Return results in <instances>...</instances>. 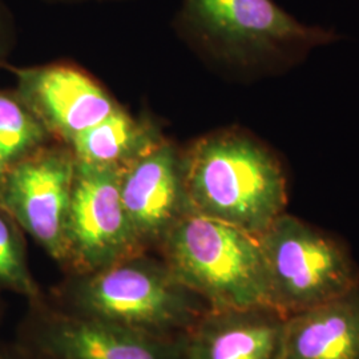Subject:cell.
Listing matches in <instances>:
<instances>
[{
	"label": "cell",
	"instance_id": "7c38bea8",
	"mask_svg": "<svg viewBox=\"0 0 359 359\" xmlns=\"http://www.w3.org/2000/svg\"><path fill=\"white\" fill-rule=\"evenodd\" d=\"M276 359H359V287L285 317Z\"/></svg>",
	"mask_w": 359,
	"mask_h": 359
},
{
	"label": "cell",
	"instance_id": "e0dca14e",
	"mask_svg": "<svg viewBox=\"0 0 359 359\" xmlns=\"http://www.w3.org/2000/svg\"><path fill=\"white\" fill-rule=\"evenodd\" d=\"M0 359H36L26 345H0Z\"/></svg>",
	"mask_w": 359,
	"mask_h": 359
},
{
	"label": "cell",
	"instance_id": "5b68a950",
	"mask_svg": "<svg viewBox=\"0 0 359 359\" xmlns=\"http://www.w3.org/2000/svg\"><path fill=\"white\" fill-rule=\"evenodd\" d=\"M270 306L283 318L359 287L346 249L302 219L283 213L258 236Z\"/></svg>",
	"mask_w": 359,
	"mask_h": 359
},
{
	"label": "cell",
	"instance_id": "4fadbf2b",
	"mask_svg": "<svg viewBox=\"0 0 359 359\" xmlns=\"http://www.w3.org/2000/svg\"><path fill=\"white\" fill-rule=\"evenodd\" d=\"M160 140L151 124L133 118L118 107L69 145L79 163L121 169Z\"/></svg>",
	"mask_w": 359,
	"mask_h": 359
},
{
	"label": "cell",
	"instance_id": "8fae6325",
	"mask_svg": "<svg viewBox=\"0 0 359 359\" xmlns=\"http://www.w3.org/2000/svg\"><path fill=\"white\" fill-rule=\"evenodd\" d=\"M283 317L270 308L208 309L182 338L184 359H276Z\"/></svg>",
	"mask_w": 359,
	"mask_h": 359
},
{
	"label": "cell",
	"instance_id": "2e32d148",
	"mask_svg": "<svg viewBox=\"0 0 359 359\" xmlns=\"http://www.w3.org/2000/svg\"><path fill=\"white\" fill-rule=\"evenodd\" d=\"M15 39V23L13 13L7 8V6L0 0V60L6 57V55L13 47Z\"/></svg>",
	"mask_w": 359,
	"mask_h": 359
},
{
	"label": "cell",
	"instance_id": "8992f818",
	"mask_svg": "<svg viewBox=\"0 0 359 359\" xmlns=\"http://www.w3.org/2000/svg\"><path fill=\"white\" fill-rule=\"evenodd\" d=\"M75 167L74 154L40 148L0 173V206L60 264H67Z\"/></svg>",
	"mask_w": 359,
	"mask_h": 359
},
{
	"label": "cell",
	"instance_id": "9a60e30c",
	"mask_svg": "<svg viewBox=\"0 0 359 359\" xmlns=\"http://www.w3.org/2000/svg\"><path fill=\"white\" fill-rule=\"evenodd\" d=\"M22 229L0 206V290L22 295L39 305L41 293L27 261Z\"/></svg>",
	"mask_w": 359,
	"mask_h": 359
},
{
	"label": "cell",
	"instance_id": "5bb4252c",
	"mask_svg": "<svg viewBox=\"0 0 359 359\" xmlns=\"http://www.w3.org/2000/svg\"><path fill=\"white\" fill-rule=\"evenodd\" d=\"M48 135L16 93L0 90V173L43 148Z\"/></svg>",
	"mask_w": 359,
	"mask_h": 359
},
{
	"label": "cell",
	"instance_id": "d6986e66",
	"mask_svg": "<svg viewBox=\"0 0 359 359\" xmlns=\"http://www.w3.org/2000/svg\"><path fill=\"white\" fill-rule=\"evenodd\" d=\"M38 359V358H36ZM41 359H53V358H50V357H41Z\"/></svg>",
	"mask_w": 359,
	"mask_h": 359
},
{
	"label": "cell",
	"instance_id": "52a82bcc",
	"mask_svg": "<svg viewBox=\"0 0 359 359\" xmlns=\"http://www.w3.org/2000/svg\"><path fill=\"white\" fill-rule=\"evenodd\" d=\"M117 168L76 161L67 218V264L77 274L142 252L123 206Z\"/></svg>",
	"mask_w": 359,
	"mask_h": 359
},
{
	"label": "cell",
	"instance_id": "ac0fdd59",
	"mask_svg": "<svg viewBox=\"0 0 359 359\" xmlns=\"http://www.w3.org/2000/svg\"><path fill=\"white\" fill-rule=\"evenodd\" d=\"M48 1H67V3H69V1H83V0H48Z\"/></svg>",
	"mask_w": 359,
	"mask_h": 359
},
{
	"label": "cell",
	"instance_id": "ba28073f",
	"mask_svg": "<svg viewBox=\"0 0 359 359\" xmlns=\"http://www.w3.org/2000/svg\"><path fill=\"white\" fill-rule=\"evenodd\" d=\"M27 347L53 359H184L182 339L80 314H36Z\"/></svg>",
	"mask_w": 359,
	"mask_h": 359
},
{
	"label": "cell",
	"instance_id": "9c48e42d",
	"mask_svg": "<svg viewBox=\"0 0 359 359\" xmlns=\"http://www.w3.org/2000/svg\"><path fill=\"white\" fill-rule=\"evenodd\" d=\"M118 187L130 228L142 249L161 244L180 218L192 212L181 157L163 139L120 169Z\"/></svg>",
	"mask_w": 359,
	"mask_h": 359
},
{
	"label": "cell",
	"instance_id": "6da1fadb",
	"mask_svg": "<svg viewBox=\"0 0 359 359\" xmlns=\"http://www.w3.org/2000/svg\"><path fill=\"white\" fill-rule=\"evenodd\" d=\"M184 188L194 213L259 236L285 213L287 180L269 147L249 133L219 130L181 157Z\"/></svg>",
	"mask_w": 359,
	"mask_h": 359
},
{
	"label": "cell",
	"instance_id": "7a4b0ae2",
	"mask_svg": "<svg viewBox=\"0 0 359 359\" xmlns=\"http://www.w3.org/2000/svg\"><path fill=\"white\" fill-rule=\"evenodd\" d=\"M177 26L215 57L271 72L339 40L332 28L305 25L274 0H182Z\"/></svg>",
	"mask_w": 359,
	"mask_h": 359
},
{
	"label": "cell",
	"instance_id": "30bf717a",
	"mask_svg": "<svg viewBox=\"0 0 359 359\" xmlns=\"http://www.w3.org/2000/svg\"><path fill=\"white\" fill-rule=\"evenodd\" d=\"M15 93L50 135L71 144L118 105L90 77L68 65L13 68Z\"/></svg>",
	"mask_w": 359,
	"mask_h": 359
},
{
	"label": "cell",
	"instance_id": "277c9868",
	"mask_svg": "<svg viewBox=\"0 0 359 359\" xmlns=\"http://www.w3.org/2000/svg\"><path fill=\"white\" fill-rule=\"evenodd\" d=\"M67 295L76 314L158 337L188 332L208 310L201 298L180 283L165 261L142 252L77 274Z\"/></svg>",
	"mask_w": 359,
	"mask_h": 359
},
{
	"label": "cell",
	"instance_id": "3957f363",
	"mask_svg": "<svg viewBox=\"0 0 359 359\" xmlns=\"http://www.w3.org/2000/svg\"><path fill=\"white\" fill-rule=\"evenodd\" d=\"M161 245L173 276L208 308L271 309L265 262L255 234L189 212Z\"/></svg>",
	"mask_w": 359,
	"mask_h": 359
}]
</instances>
